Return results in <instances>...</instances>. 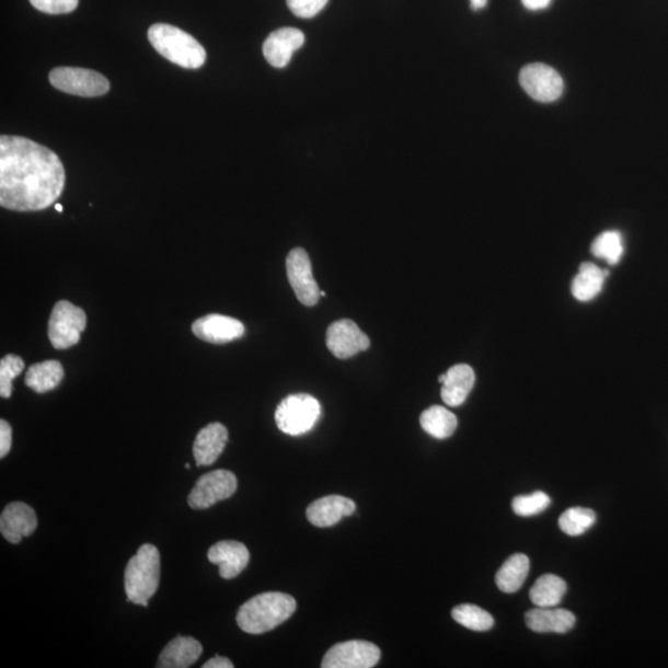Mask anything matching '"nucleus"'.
<instances>
[{
	"label": "nucleus",
	"mask_w": 668,
	"mask_h": 668,
	"mask_svg": "<svg viewBox=\"0 0 668 668\" xmlns=\"http://www.w3.org/2000/svg\"><path fill=\"white\" fill-rule=\"evenodd\" d=\"M204 647L196 638L177 636L171 641L159 657L160 668H187L197 663Z\"/></svg>",
	"instance_id": "20"
},
{
	"label": "nucleus",
	"mask_w": 668,
	"mask_h": 668,
	"mask_svg": "<svg viewBox=\"0 0 668 668\" xmlns=\"http://www.w3.org/2000/svg\"><path fill=\"white\" fill-rule=\"evenodd\" d=\"M185 468H186V470H189L191 465L188 463H186Z\"/></svg>",
	"instance_id": "39"
},
{
	"label": "nucleus",
	"mask_w": 668,
	"mask_h": 668,
	"mask_svg": "<svg viewBox=\"0 0 668 668\" xmlns=\"http://www.w3.org/2000/svg\"><path fill=\"white\" fill-rule=\"evenodd\" d=\"M66 183L62 161L50 149L23 137L0 138V205L35 212L53 206Z\"/></svg>",
	"instance_id": "1"
},
{
	"label": "nucleus",
	"mask_w": 668,
	"mask_h": 668,
	"mask_svg": "<svg viewBox=\"0 0 668 668\" xmlns=\"http://www.w3.org/2000/svg\"><path fill=\"white\" fill-rule=\"evenodd\" d=\"M296 612V600L280 591H267L247 600L237 614V624L244 633L260 635L272 632Z\"/></svg>",
	"instance_id": "2"
},
{
	"label": "nucleus",
	"mask_w": 668,
	"mask_h": 668,
	"mask_svg": "<svg viewBox=\"0 0 668 668\" xmlns=\"http://www.w3.org/2000/svg\"><path fill=\"white\" fill-rule=\"evenodd\" d=\"M195 336L208 343L223 345L244 336L245 327L241 321L224 314H207L193 323Z\"/></svg>",
	"instance_id": "13"
},
{
	"label": "nucleus",
	"mask_w": 668,
	"mask_h": 668,
	"mask_svg": "<svg viewBox=\"0 0 668 668\" xmlns=\"http://www.w3.org/2000/svg\"><path fill=\"white\" fill-rule=\"evenodd\" d=\"M55 209H56L57 212H62L64 211V208H62V206L60 204H55Z\"/></svg>",
	"instance_id": "38"
},
{
	"label": "nucleus",
	"mask_w": 668,
	"mask_h": 668,
	"mask_svg": "<svg viewBox=\"0 0 668 668\" xmlns=\"http://www.w3.org/2000/svg\"><path fill=\"white\" fill-rule=\"evenodd\" d=\"M380 648L371 643L352 641L330 648L322 660L323 668H371L380 660Z\"/></svg>",
	"instance_id": "11"
},
{
	"label": "nucleus",
	"mask_w": 668,
	"mask_h": 668,
	"mask_svg": "<svg viewBox=\"0 0 668 668\" xmlns=\"http://www.w3.org/2000/svg\"><path fill=\"white\" fill-rule=\"evenodd\" d=\"M452 617L458 624L473 632H488L494 625L493 617L486 610L473 604L456 607Z\"/></svg>",
	"instance_id": "27"
},
{
	"label": "nucleus",
	"mask_w": 668,
	"mask_h": 668,
	"mask_svg": "<svg viewBox=\"0 0 668 668\" xmlns=\"http://www.w3.org/2000/svg\"><path fill=\"white\" fill-rule=\"evenodd\" d=\"M208 560L219 567V576L232 579L240 576L251 560V553L238 541L217 542L208 551Z\"/></svg>",
	"instance_id": "15"
},
{
	"label": "nucleus",
	"mask_w": 668,
	"mask_h": 668,
	"mask_svg": "<svg viewBox=\"0 0 668 668\" xmlns=\"http://www.w3.org/2000/svg\"><path fill=\"white\" fill-rule=\"evenodd\" d=\"M204 668H233L234 665L229 658L222 656H216L208 660L204 666Z\"/></svg>",
	"instance_id": "35"
},
{
	"label": "nucleus",
	"mask_w": 668,
	"mask_h": 668,
	"mask_svg": "<svg viewBox=\"0 0 668 668\" xmlns=\"http://www.w3.org/2000/svg\"><path fill=\"white\" fill-rule=\"evenodd\" d=\"M475 383L474 370L468 365H457L447 371L441 396L448 406H461Z\"/></svg>",
	"instance_id": "21"
},
{
	"label": "nucleus",
	"mask_w": 668,
	"mask_h": 668,
	"mask_svg": "<svg viewBox=\"0 0 668 668\" xmlns=\"http://www.w3.org/2000/svg\"><path fill=\"white\" fill-rule=\"evenodd\" d=\"M49 80L56 90L80 97H100L111 89L103 74L79 67H57L50 72Z\"/></svg>",
	"instance_id": "7"
},
{
	"label": "nucleus",
	"mask_w": 668,
	"mask_h": 668,
	"mask_svg": "<svg viewBox=\"0 0 668 668\" xmlns=\"http://www.w3.org/2000/svg\"><path fill=\"white\" fill-rule=\"evenodd\" d=\"M160 552L154 545L146 543L137 555L130 558L124 575L127 600L134 604L148 607L160 584Z\"/></svg>",
	"instance_id": "4"
},
{
	"label": "nucleus",
	"mask_w": 668,
	"mask_h": 668,
	"mask_svg": "<svg viewBox=\"0 0 668 668\" xmlns=\"http://www.w3.org/2000/svg\"><path fill=\"white\" fill-rule=\"evenodd\" d=\"M320 416L318 399L309 394H295L281 401L275 412V422L281 433L301 436L311 431Z\"/></svg>",
	"instance_id": "5"
},
{
	"label": "nucleus",
	"mask_w": 668,
	"mask_h": 668,
	"mask_svg": "<svg viewBox=\"0 0 668 668\" xmlns=\"http://www.w3.org/2000/svg\"><path fill=\"white\" fill-rule=\"evenodd\" d=\"M597 515L586 508H571L561 515L560 529L568 537H579L596 523Z\"/></svg>",
	"instance_id": "28"
},
{
	"label": "nucleus",
	"mask_w": 668,
	"mask_h": 668,
	"mask_svg": "<svg viewBox=\"0 0 668 668\" xmlns=\"http://www.w3.org/2000/svg\"><path fill=\"white\" fill-rule=\"evenodd\" d=\"M521 88L531 99L541 103L557 101L565 89L561 74L545 64H530L520 72Z\"/></svg>",
	"instance_id": "9"
},
{
	"label": "nucleus",
	"mask_w": 668,
	"mask_h": 668,
	"mask_svg": "<svg viewBox=\"0 0 668 668\" xmlns=\"http://www.w3.org/2000/svg\"><path fill=\"white\" fill-rule=\"evenodd\" d=\"M591 253L609 265H615L622 260L624 253L623 237L619 232L609 231L601 233L591 244Z\"/></svg>",
	"instance_id": "29"
},
{
	"label": "nucleus",
	"mask_w": 668,
	"mask_h": 668,
	"mask_svg": "<svg viewBox=\"0 0 668 668\" xmlns=\"http://www.w3.org/2000/svg\"><path fill=\"white\" fill-rule=\"evenodd\" d=\"M148 39L162 57L184 69L196 70L206 62L204 46L193 35L174 25L154 24L150 26Z\"/></svg>",
	"instance_id": "3"
},
{
	"label": "nucleus",
	"mask_w": 668,
	"mask_h": 668,
	"mask_svg": "<svg viewBox=\"0 0 668 668\" xmlns=\"http://www.w3.org/2000/svg\"><path fill=\"white\" fill-rule=\"evenodd\" d=\"M326 343L332 355L338 359L355 357L370 347L367 334L350 320L333 322L327 330Z\"/></svg>",
	"instance_id": "12"
},
{
	"label": "nucleus",
	"mask_w": 668,
	"mask_h": 668,
	"mask_svg": "<svg viewBox=\"0 0 668 668\" xmlns=\"http://www.w3.org/2000/svg\"><path fill=\"white\" fill-rule=\"evenodd\" d=\"M525 8L529 9V11H542V9H546L552 0H521Z\"/></svg>",
	"instance_id": "36"
},
{
	"label": "nucleus",
	"mask_w": 668,
	"mask_h": 668,
	"mask_svg": "<svg viewBox=\"0 0 668 668\" xmlns=\"http://www.w3.org/2000/svg\"><path fill=\"white\" fill-rule=\"evenodd\" d=\"M567 590L566 581L555 575H543L530 590L532 603L539 608L557 607Z\"/></svg>",
	"instance_id": "25"
},
{
	"label": "nucleus",
	"mask_w": 668,
	"mask_h": 668,
	"mask_svg": "<svg viewBox=\"0 0 668 668\" xmlns=\"http://www.w3.org/2000/svg\"><path fill=\"white\" fill-rule=\"evenodd\" d=\"M304 44V35L299 28L283 27L267 36L263 45V54L267 62L284 69L288 66L292 54Z\"/></svg>",
	"instance_id": "14"
},
{
	"label": "nucleus",
	"mask_w": 668,
	"mask_h": 668,
	"mask_svg": "<svg viewBox=\"0 0 668 668\" xmlns=\"http://www.w3.org/2000/svg\"><path fill=\"white\" fill-rule=\"evenodd\" d=\"M286 272L296 298L304 307H316L321 291L316 280L313 278L310 256L302 247L292 250L286 260Z\"/></svg>",
	"instance_id": "10"
},
{
	"label": "nucleus",
	"mask_w": 668,
	"mask_h": 668,
	"mask_svg": "<svg viewBox=\"0 0 668 668\" xmlns=\"http://www.w3.org/2000/svg\"><path fill=\"white\" fill-rule=\"evenodd\" d=\"M238 481L234 473L217 470L197 481L188 495V505L196 510L214 507L219 502L231 498L237 492Z\"/></svg>",
	"instance_id": "8"
},
{
	"label": "nucleus",
	"mask_w": 668,
	"mask_h": 668,
	"mask_svg": "<svg viewBox=\"0 0 668 668\" xmlns=\"http://www.w3.org/2000/svg\"><path fill=\"white\" fill-rule=\"evenodd\" d=\"M530 571V560L523 553H515L504 562V565L495 576L496 586L504 594H515L523 585Z\"/></svg>",
	"instance_id": "23"
},
{
	"label": "nucleus",
	"mask_w": 668,
	"mask_h": 668,
	"mask_svg": "<svg viewBox=\"0 0 668 668\" xmlns=\"http://www.w3.org/2000/svg\"><path fill=\"white\" fill-rule=\"evenodd\" d=\"M65 376L64 368L60 361L46 360L36 362L27 369L25 376V384L37 394L47 393L59 387Z\"/></svg>",
	"instance_id": "22"
},
{
	"label": "nucleus",
	"mask_w": 668,
	"mask_h": 668,
	"mask_svg": "<svg viewBox=\"0 0 668 668\" xmlns=\"http://www.w3.org/2000/svg\"><path fill=\"white\" fill-rule=\"evenodd\" d=\"M286 3L296 16L310 19L316 16L329 0H286Z\"/></svg>",
	"instance_id": "33"
},
{
	"label": "nucleus",
	"mask_w": 668,
	"mask_h": 668,
	"mask_svg": "<svg viewBox=\"0 0 668 668\" xmlns=\"http://www.w3.org/2000/svg\"><path fill=\"white\" fill-rule=\"evenodd\" d=\"M419 424L425 431L437 440L451 437L457 428L458 422L454 414L444 406H431L419 416Z\"/></svg>",
	"instance_id": "26"
},
{
	"label": "nucleus",
	"mask_w": 668,
	"mask_h": 668,
	"mask_svg": "<svg viewBox=\"0 0 668 668\" xmlns=\"http://www.w3.org/2000/svg\"><path fill=\"white\" fill-rule=\"evenodd\" d=\"M31 3L46 14H67L78 8L79 0H31Z\"/></svg>",
	"instance_id": "32"
},
{
	"label": "nucleus",
	"mask_w": 668,
	"mask_h": 668,
	"mask_svg": "<svg viewBox=\"0 0 668 668\" xmlns=\"http://www.w3.org/2000/svg\"><path fill=\"white\" fill-rule=\"evenodd\" d=\"M356 511V503L341 495H329L310 504L308 520L318 528H331Z\"/></svg>",
	"instance_id": "17"
},
{
	"label": "nucleus",
	"mask_w": 668,
	"mask_h": 668,
	"mask_svg": "<svg viewBox=\"0 0 668 668\" xmlns=\"http://www.w3.org/2000/svg\"><path fill=\"white\" fill-rule=\"evenodd\" d=\"M609 275L608 270H601L594 263H584L579 267V273L572 283V293L578 301H590L603 289L604 280Z\"/></svg>",
	"instance_id": "24"
},
{
	"label": "nucleus",
	"mask_w": 668,
	"mask_h": 668,
	"mask_svg": "<svg viewBox=\"0 0 668 668\" xmlns=\"http://www.w3.org/2000/svg\"><path fill=\"white\" fill-rule=\"evenodd\" d=\"M25 362L21 357L9 355L0 361V395L9 399L13 393V380L22 375Z\"/></svg>",
	"instance_id": "31"
},
{
	"label": "nucleus",
	"mask_w": 668,
	"mask_h": 668,
	"mask_svg": "<svg viewBox=\"0 0 668 668\" xmlns=\"http://www.w3.org/2000/svg\"><path fill=\"white\" fill-rule=\"evenodd\" d=\"M551 499L546 493L534 492L529 495L517 496L512 500V510L519 517H533L550 507Z\"/></svg>",
	"instance_id": "30"
},
{
	"label": "nucleus",
	"mask_w": 668,
	"mask_h": 668,
	"mask_svg": "<svg viewBox=\"0 0 668 668\" xmlns=\"http://www.w3.org/2000/svg\"><path fill=\"white\" fill-rule=\"evenodd\" d=\"M527 625L534 633H557L566 634L575 627L576 617L566 609L537 608L529 610Z\"/></svg>",
	"instance_id": "19"
},
{
	"label": "nucleus",
	"mask_w": 668,
	"mask_h": 668,
	"mask_svg": "<svg viewBox=\"0 0 668 668\" xmlns=\"http://www.w3.org/2000/svg\"><path fill=\"white\" fill-rule=\"evenodd\" d=\"M13 441L12 426L2 419L0 422V458H4L11 451Z\"/></svg>",
	"instance_id": "34"
},
{
	"label": "nucleus",
	"mask_w": 668,
	"mask_h": 668,
	"mask_svg": "<svg viewBox=\"0 0 668 668\" xmlns=\"http://www.w3.org/2000/svg\"><path fill=\"white\" fill-rule=\"evenodd\" d=\"M228 442V429L224 425L214 423L200 429L194 444V456L198 467L214 464L224 451Z\"/></svg>",
	"instance_id": "18"
},
{
	"label": "nucleus",
	"mask_w": 668,
	"mask_h": 668,
	"mask_svg": "<svg viewBox=\"0 0 668 668\" xmlns=\"http://www.w3.org/2000/svg\"><path fill=\"white\" fill-rule=\"evenodd\" d=\"M36 528V514L25 503L9 504L0 517V531H2L3 538L14 545L23 538L31 537Z\"/></svg>",
	"instance_id": "16"
},
{
	"label": "nucleus",
	"mask_w": 668,
	"mask_h": 668,
	"mask_svg": "<svg viewBox=\"0 0 668 668\" xmlns=\"http://www.w3.org/2000/svg\"><path fill=\"white\" fill-rule=\"evenodd\" d=\"M488 0H471V8L473 11H481V9L485 8Z\"/></svg>",
	"instance_id": "37"
},
{
	"label": "nucleus",
	"mask_w": 668,
	"mask_h": 668,
	"mask_svg": "<svg viewBox=\"0 0 668 668\" xmlns=\"http://www.w3.org/2000/svg\"><path fill=\"white\" fill-rule=\"evenodd\" d=\"M85 326V312L69 301H60L53 309L47 333L54 348L67 349L78 345Z\"/></svg>",
	"instance_id": "6"
}]
</instances>
